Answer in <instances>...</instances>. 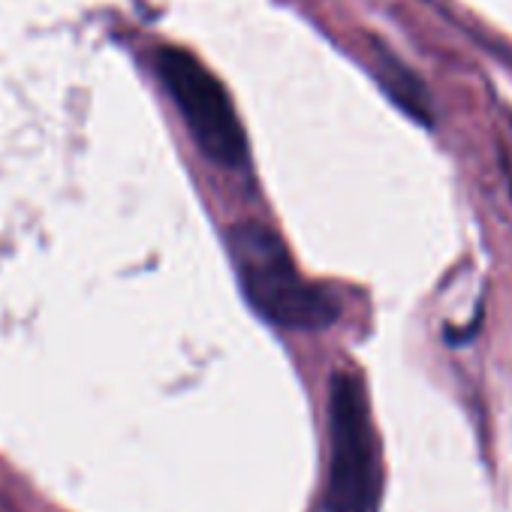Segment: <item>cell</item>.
<instances>
[{
    "label": "cell",
    "mask_w": 512,
    "mask_h": 512,
    "mask_svg": "<svg viewBox=\"0 0 512 512\" xmlns=\"http://www.w3.org/2000/svg\"><path fill=\"white\" fill-rule=\"evenodd\" d=\"M374 52V76L380 82V88L386 91V97L413 121H419L422 127H434V103L431 94L425 88V82L383 43H371Z\"/></svg>",
    "instance_id": "4"
},
{
    "label": "cell",
    "mask_w": 512,
    "mask_h": 512,
    "mask_svg": "<svg viewBox=\"0 0 512 512\" xmlns=\"http://www.w3.org/2000/svg\"><path fill=\"white\" fill-rule=\"evenodd\" d=\"M157 73L199 151L217 166L241 169L247 163V136L217 76L178 46L157 49Z\"/></svg>",
    "instance_id": "3"
},
{
    "label": "cell",
    "mask_w": 512,
    "mask_h": 512,
    "mask_svg": "<svg viewBox=\"0 0 512 512\" xmlns=\"http://www.w3.org/2000/svg\"><path fill=\"white\" fill-rule=\"evenodd\" d=\"M226 244L241 290L263 320L302 332H317L338 320V302L299 275L287 244L269 226L241 220L226 232Z\"/></svg>",
    "instance_id": "1"
},
{
    "label": "cell",
    "mask_w": 512,
    "mask_h": 512,
    "mask_svg": "<svg viewBox=\"0 0 512 512\" xmlns=\"http://www.w3.org/2000/svg\"><path fill=\"white\" fill-rule=\"evenodd\" d=\"M380 500L377 440L362 380L338 368L329 386L326 512H374Z\"/></svg>",
    "instance_id": "2"
}]
</instances>
